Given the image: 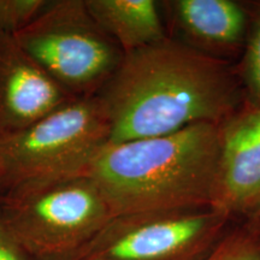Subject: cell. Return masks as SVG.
I'll return each instance as SVG.
<instances>
[{
    "label": "cell",
    "mask_w": 260,
    "mask_h": 260,
    "mask_svg": "<svg viewBox=\"0 0 260 260\" xmlns=\"http://www.w3.org/2000/svg\"><path fill=\"white\" fill-rule=\"evenodd\" d=\"M96 96L109 119L111 144L199 123L220 124L246 102L229 61L169 37L125 53Z\"/></svg>",
    "instance_id": "1"
},
{
    "label": "cell",
    "mask_w": 260,
    "mask_h": 260,
    "mask_svg": "<svg viewBox=\"0 0 260 260\" xmlns=\"http://www.w3.org/2000/svg\"><path fill=\"white\" fill-rule=\"evenodd\" d=\"M220 124L199 123L168 135L109 142L87 175L113 217L213 207Z\"/></svg>",
    "instance_id": "2"
},
{
    "label": "cell",
    "mask_w": 260,
    "mask_h": 260,
    "mask_svg": "<svg viewBox=\"0 0 260 260\" xmlns=\"http://www.w3.org/2000/svg\"><path fill=\"white\" fill-rule=\"evenodd\" d=\"M0 206L31 260H77L113 217L88 175L5 191Z\"/></svg>",
    "instance_id": "3"
},
{
    "label": "cell",
    "mask_w": 260,
    "mask_h": 260,
    "mask_svg": "<svg viewBox=\"0 0 260 260\" xmlns=\"http://www.w3.org/2000/svg\"><path fill=\"white\" fill-rule=\"evenodd\" d=\"M109 142V119L99 98L71 100L18 134L0 140V194L87 175Z\"/></svg>",
    "instance_id": "4"
},
{
    "label": "cell",
    "mask_w": 260,
    "mask_h": 260,
    "mask_svg": "<svg viewBox=\"0 0 260 260\" xmlns=\"http://www.w3.org/2000/svg\"><path fill=\"white\" fill-rule=\"evenodd\" d=\"M15 39L74 99L96 96L124 56L86 0L48 2Z\"/></svg>",
    "instance_id": "5"
},
{
    "label": "cell",
    "mask_w": 260,
    "mask_h": 260,
    "mask_svg": "<svg viewBox=\"0 0 260 260\" xmlns=\"http://www.w3.org/2000/svg\"><path fill=\"white\" fill-rule=\"evenodd\" d=\"M232 219L213 207L115 216L77 260H204Z\"/></svg>",
    "instance_id": "6"
},
{
    "label": "cell",
    "mask_w": 260,
    "mask_h": 260,
    "mask_svg": "<svg viewBox=\"0 0 260 260\" xmlns=\"http://www.w3.org/2000/svg\"><path fill=\"white\" fill-rule=\"evenodd\" d=\"M71 100L15 37L0 34V140L18 134Z\"/></svg>",
    "instance_id": "7"
},
{
    "label": "cell",
    "mask_w": 260,
    "mask_h": 260,
    "mask_svg": "<svg viewBox=\"0 0 260 260\" xmlns=\"http://www.w3.org/2000/svg\"><path fill=\"white\" fill-rule=\"evenodd\" d=\"M260 199V104L245 102L220 124L213 209L245 217Z\"/></svg>",
    "instance_id": "8"
},
{
    "label": "cell",
    "mask_w": 260,
    "mask_h": 260,
    "mask_svg": "<svg viewBox=\"0 0 260 260\" xmlns=\"http://www.w3.org/2000/svg\"><path fill=\"white\" fill-rule=\"evenodd\" d=\"M172 15L199 50L232 51L248 37V14L234 0H176L170 2Z\"/></svg>",
    "instance_id": "9"
},
{
    "label": "cell",
    "mask_w": 260,
    "mask_h": 260,
    "mask_svg": "<svg viewBox=\"0 0 260 260\" xmlns=\"http://www.w3.org/2000/svg\"><path fill=\"white\" fill-rule=\"evenodd\" d=\"M86 5L123 54L168 38L154 0H86Z\"/></svg>",
    "instance_id": "10"
},
{
    "label": "cell",
    "mask_w": 260,
    "mask_h": 260,
    "mask_svg": "<svg viewBox=\"0 0 260 260\" xmlns=\"http://www.w3.org/2000/svg\"><path fill=\"white\" fill-rule=\"evenodd\" d=\"M204 260H260V230L248 223L229 229Z\"/></svg>",
    "instance_id": "11"
},
{
    "label": "cell",
    "mask_w": 260,
    "mask_h": 260,
    "mask_svg": "<svg viewBox=\"0 0 260 260\" xmlns=\"http://www.w3.org/2000/svg\"><path fill=\"white\" fill-rule=\"evenodd\" d=\"M239 75L246 102L260 104V6L247 37L242 73Z\"/></svg>",
    "instance_id": "12"
},
{
    "label": "cell",
    "mask_w": 260,
    "mask_h": 260,
    "mask_svg": "<svg viewBox=\"0 0 260 260\" xmlns=\"http://www.w3.org/2000/svg\"><path fill=\"white\" fill-rule=\"evenodd\" d=\"M46 0H0V34L15 37L41 14Z\"/></svg>",
    "instance_id": "13"
},
{
    "label": "cell",
    "mask_w": 260,
    "mask_h": 260,
    "mask_svg": "<svg viewBox=\"0 0 260 260\" xmlns=\"http://www.w3.org/2000/svg\"><path fill=\"white\" fill-rule=\"evenodd\" d=\"M0 260H31L6 223L0 206Z\"/></svg>",
    "instance_id": "14"
},
{
    "label": "cell",
    "mask_w": 260,
    "mask_h": 260,
    "mask_svg": "<svg viewBox=\"0 0 260 260\" xmlns=\"http://www.w3.org/2000/svg\"><path fill=\"white\" fill-rule=\"evenodd\" d=\"M246 223L251 224L256 229L260 230V199L254 206L252 207V210L245 216Z\"/></svg>",
    "instance_id": "15"
}]
</instances>
